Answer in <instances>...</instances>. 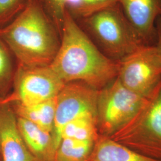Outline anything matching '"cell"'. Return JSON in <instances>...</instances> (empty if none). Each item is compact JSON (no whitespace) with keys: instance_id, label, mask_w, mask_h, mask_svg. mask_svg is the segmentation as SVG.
Wrapping results in <instances>:
<instances>
[{"instance_id":"7c38bea8","label":"cell","mask_w":161,"mask_h":161,"mask_svg":"<svg viewBox=\"0 0 161 161\" xmlns=\"http://www.w3.org/2000/svg\"><path fill=\"white\" fill-rule=\"evenodd\" d=\"M86 161H161L140 154L109 137L98 135Z\"/></svg>"},{"instance_id":"ffe728a7","label":"cell","mask_w":161,"mask_h":161,"mask_svg":"<svg viewBox=\"0 0 161 161\" xmlns=\"http://www.w3.org/2000/svg\"><path fill=\"white\" fill-rule=\"evenodd\" d=\"M155 46L161 55V17H159L156 25V40Z\"/></svg>"},{"instance_id":"8fae6325","label":"cell","mask_w":161,"mask_h":161,"mask_svg":"<svg viewBox=\"0 0 161 161\" xmlns=\"http://www.w3.org/2000/svg\"><path fill=\"white\" fill-rule=\"evenodd\" d=\"M17 124L24 143L37 159L40 161L54 160L56 149L52 132L19 117H17Z\"/></svg>"},{"instance_id":"9c48e42d","label":"cell","mask_w":161,"mask_h":161,"mask_svg":"<svg viewBox=\"0 0 161 161\" xmlns=\"http://www.w3.org/2000/svg\"><path fill=\"white\" fill-rule=\"evenodd\" d=\"M0 155L2 161H40L24 143L12 106L0 103Z\"/></svg>"},{"instance_id":"44dd1931","label":"cell","mask_w":161,"mask_h":161,"mask_svg":"<svg viewBox=\"0 0 161 161\" xmlns=\"http://www.w3.org/2000/svg\"><path fill=\"white\" fill-rule=\"evenodd\" d=\"M0 161H2V159H1V156L0 155Z\"/></svg>"},{"instance_id":"2e32d148","label":"cell","mask_w":161,"mask_h":161,"mask_svg":"<svg viewBox=\"0 0 161 161\" xmlns=\"http://www.w3.org/2000/svg\"><path fill=\"white\" fill-rule=\"evenodd\" d=\"M14 75L10 50L0 38V101L7 96Z\"/></svg>"},{"instance_id":"5b68a950","label":"cell","mask_w":161,"mask_h":161,"mask_svg":"<svg viewBox=\"0 0 161 161\" xmlns=\"http://www.w3.org/2000/svg\"><path fill=\"white\" fill-rule=\"evenodd\" d=\"M145 99L123 86L117 77L99 90L97 100L98 134L110 137L132 118Z\"/></svg>"},{"instance_id":"8992f818","label":"cell","mask_w":161,"mask_h":161,"mask_svg":"<svg viewBox=\"0 0 161 161\" xmlns=\"http://www.w3.org/2000/svg\"><path fill=\"white\" fill-rule=\"evenodd\" d=\"M13 90L0 101L3 103L31 106L58 96L65 83L50 67L18 64L13 78Z\"/></svg>"},{"instance_id":"9a60e30c","label":"cell","mask_w":161,"mask_h":161,"mask_svg":"<svg viewBox=\"0 0 161 161\" xmlns=\"http://www.w3.org/2000/svg\"><path fill=\"white\" fill-rule=\"evenodd\" d=\"M94 142L62 138L58 143L53 161H86Z\"/></svg>"},{"instance_id":"5bb4252c","label":"cell","mask_w":161,"mask_h":161,"mask_svg":"<svg viewBox=\"0 0 161 161\" xmlns=\"http://www.w3.org/2000/svg\"><path fill=\"white\" fill-rule=\"evenodd\" d=\"M98 135L97 116L86 114L68 122L62 130L60 140L62 138H69L95 142Z\"/></svg>"},{"instance_id":"4fadbf2b","label":"cell","mask_w":161,"mask_h":161,"mask_svg":"<svg viewBox=\"0 0 161 161\" xmlns=\"http://www.w3.org/2000/svg\"><path fill=\"white\" fill-rule=\"evenodd\" d=\"M57 97L31 106L11 104L17 117L22 118L53 134L56 109Z\"/></svg>"},{"instance_id":"e0dca14e","label":"cell","mask_w":161,"mask_h":161,"mask_svg":"<svg viewBox=\"0 0 161 161\" xmlns=\"http://www.w3.org/2000/svg\"><path fill=\"white\" fill-rule=\"evenodd\" d=\"M118 3V0H77L70 14L84 19Z\"/></svg>"},{"instance_id":"277c9868","label":"cell","mask_w":161,"mask_h":161,"mask_svg":"<svg viewBox=\"0 0 161 161\" xmlns=\"http://www.w3.org/2000/svg\"><path fill=\"white\" fill-rule=\"evenodd\" d=\"M109 137L161 161V80L132 118Z\"/></svg>"},{"instance_id":"ba28073f","label":"cell","mask_w":161,"mask_h":161,"mask_svg":"<svg viewBox=\"0 0 161 161\" xmlns=\"http://www.w3.org/2000/svg\"><path fill=\"white\" fill-rule=\"evenodd\" d=\"M98 92L97 90L82 82L65 84L57 96L53 132L56 149L60 141L61 132L68 122L82 115L97 116Z\"/></svg>"},{"instance_id":"3957f363","label":"cell","mask_w":161,"mask_h":161,"mask_svg":"<svg viewBox=\"0 0 161 161\" xmlns=\"http://www.w3.org/2000/svg\"><path fill=\"white\" fill-rule=\"evenodd\" d=\"M82 19L86 34L106 56L116 62L146 45L118 4Z\"/></svg>"},{"instance_id":"ac0fdd59","label":"cell","mask_w":161,"mask_h":161,"mask_svg":"<svg viewBox=\"0 0 161 161\" xmlns=\"http://www.w3.org/2000/svg\"><path fill=\"white\" fill-rule=\"evenodd\" d=\"M28 2V0H0V28L16 17Z\"/></svg>"},{"instance_id":"d6986e66","label":"cell","mask_w":161,"mask_h":161,"mask_svg":"<svg viewBox=\"0 0 161 161\" xmlns=\"http://www.w3.org/2000/svg\"><path fill=\"white\" fill-rule=\"evenodd\" d=\"M40 1L60 34L66 11V0H40Z\"/></svg>"},{"instance_id":"52a82bcc","label":"cell","mask_w":161,"mask_h":161,"mask_svg":"<svg viewBox=\"0 0 161 161\" xmlns=\"http://www.w3.org/2000/svg\"><path fill=\"white\" fill-rule=\"evenodd\" d=\"M117 78L123 86L147 97L161 80V55L154 45L140 47L118 62Z\"/></svg>"},{"instance_id":"7a4b0ae2","label":"cell","mask_w":161,"mask_h":161,"mask_svg":"<svg viewBox=\"0 0 161 161\" xmlns=\"http://www.w3.org/2000/svg\"><path fill=\"white\" fill-rule=\"evenodd\" d=\"M59 35L39 0H28L23 10L0 28V38L18 64L28 67L50 65L60 47Z\"/></svg>"},{"instance_id":"30bf717a","label":"cell","mask_w":161,"mask_h":161,"mask_svg":"<svg viewBox=\"0 0 161 161\" xmlns=\"http://www.w3.org/2000/svg\"><path fill=\"white\" fill-rule=\"evenodd\" d=\"M128 21L146 45H154L156 25L161 17V0H118Z\"/></svg>"},{"instance_id":"6da1fadb","label":"cell","mask_w":161,"mask_h":161,"mask_svg":"<svg viewBox=\"0 0 161 161\" xmlns=\"http://www.w3.org/2000/svg\"><path fill=\"white\" fill-rule=\"evenodd\" d=\"M60 45L50 67L64 82H82L99 90L117 77L118 62L106 56L67 10Z\"/></svg>"}]
</instances>
